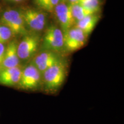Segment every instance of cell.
I'll return each mask as SVG.
<instances>
[{"instance_id": "3", "label": "cell", "mask_w": 124, "mask_h": 124, "mask_svg": "<svg viewBox=\"0 0 124 124\" xmlns=\"http://www.w3.org/2000/svg\"><path fill=\"white\" fill-rule=\"evenodd\" d=\"M44 51L58 52L64 48V34L62 29L51 25L46 29L41 46Z\"/></svg>"}, {"instance_id": "5", "label": "cell", "mask_w": 124, "mask_h": 124, "mask_svg": "<svg viewBox=\"0 0 124 124\" xmlns=\"http://www.w3.org/2000/svg\"><path fill=\"white\" fill-rule=\"evenodd\" d=\"M40 38L36 35H25L17 44V52L20 60H28L32 58L38 51Z\"/></svg>"}, {"instance_id": "13", "label": "cell", "mask_w": 124, "mask_h": 124, "mask_svg": "<svg viewBox=\"0 0 124 124\" xmlns=\"http://www.w3.org/2000/svg\"><path fill=\"white\" fill-rule=\"evenodd\" d=\"M71 7L75 24L87 16L97 13L83 7L78 2L71 4Z\"/></svg>"}, {"instance_id": "15", "label": "cell", "mask_w": 124, "mask_h": 124, "mask_svg": "<svg viewBox=\"0 0 124 124\" xmlns=\"http://www.w3.org/2000/svg\"><path fill=\"white\" fill-rule=\"evenodd\" d=\"M13 36L10 29L6 26L0 25V43H5L10 40Z\"/></svg>"}, {"instance_id": "9", "label": "cell", "mask_w": 124, "mask_h": 124, "mask_svg": "<svg viewBox=\"0 0 124 124\" xmlns=\"http://www.w3.org/2000/svg\"><path fill=\"white\" fill-rule=\"evenodd\" d=\"M60 60L59 56L56 52L46 51L37 55L32 63L42 74L45 71Z\"/></svg>"}, {"instance_id": "17", "label": "cell", "mask_w": 124, "mask_h": 124, "mask_svg": "<svg viewBox=\"0 0 124 124\" xmlns=\"http://www.w3.org/2000/svg\"><path fill=\"white\" fill-rule=\"evenodd\" d=\"M6 46H5L4 43H0V65L2 63L3 58H4Z\"/></svg>"}, {"instance_id": "6", "label": "cell", "mask_w": 124, "mask_h": 124, "mask_svg": "<svg viewBox=\"0 0 124 124\" xmlns=\"http://www.w3.org/2000/svg\"><path fill=\"white\" fill-rule=\"evenodd\" d=\"M64 34V48L69 52H74L85 46L87 36L77 27L71 28Z\"/></svg>"}, {"instance_id": "18", "label": "cell", "mask_w": 124, "mask_h": 124, "mask_svg": "<svg viewBox=\"0 0 124 124\" xmlns=\"http://www.w3.org/2000/svg\"><path fill=\"white\" fill-rule=\"evenodd\" d=\"M49 0H35V4L40 8L42 9L43 7L47 3Z\"/></svg>"}, {"instance_id": "2", "label": "cell", "mask_w": 124, "mask_h": 124, "mask_svg": "<svg viewBox=\"0 0 124 124\" xmlns=\"http://www.w3.org/2000/svg\"><path fill=\"white\" fill-rule=\"evenodd\" d=\"M1 24L9 28L13 35H25L27 31L22 12L10 9L3 13L1 19Z\"/></svg>"}, {"instance_id": "12", "label": "cell", "mask_w": 124, "mask_h": 124, "mask_svg": "<svg viewBox=\"0 0 124 124\" xmlns=\"http://www.w3.org/2000/svg\"><path fill=\"white\" fill-rule=\"evenodd\" d=\"M100 18L97 13L89 15L78 21L75 24V27L80 29L87 37L95 28Z\"/></svg>"}, {"instance_id": "19", "label": "cell", "mask_w": 124, "mask_h": 124, "mask_svg": "<svg viewBox=\"0 0 124 124\" xmlns=\"http://www.w3.org/2000/svg\"><path fill=\"white\" fill-rule=\"evenodd\" d=\"M66 1H67L70 4H74V3L78 2L79 0H66Z\"/></svg>"}, {"instance_id": "10", "label": "cell", "mask_w": 124, "mask_h": 124, "mask_svg": "<svg viewBox=\"0 0 124 124\" xmlns=\"http://www.w3.org/2000/svg\"><path fill=\"white\" fill-rule=\"evenodd\" d=\"M17 44L16 40H13L6 46L4 58L0 65V70L20 66V60L17 52Z\"/></svg>"}, {"instance_id": "1", "label": "cell", "mask_w": 124, "mask_h": 124, "mask_svg": "<svg viewBox=\"0 0 124 124\" xmlns=\"http://www.w3.org/2000/svg\"><path fill=\"white\" fill-rule=\"evenodd\" d=\"M66 72V66L62 60L45 71L42 74L46 90L51 92L58 90L64 83Z\"/></svg>"}, {"instance_id": "4", "label": "cell", "mask_w": 124, "mask_h": 124, "mask_svg": "<svg viewBox=\"0 0 124 124\" xmlns=\"http://www.w3.org/2000/svg\"><path fill=\"white\" fill-rule=\"evenodd\" d=\"M42 82L41 73L33 63L23 69L18 87L26 90H35L39 88Z\"/></svg>"}, {"instance_id": "8", "label": "cell", "mask_w": 124, "mask_h": 124, "mask_svg": "<svg viewBox=\"0 0 124 124\" xmlns=\"http://www.w3.org/2000/svg\"><path fill=\"white\" fill-rule=\"evenodd\" d=\"M26 26L32 31L39 32L44 28L46 16L43 12L35 9H28L23 13Z\"/></svg>"}, {"instance_id": "20", "label": "cell", "mask_w": 124, "mask_h": 124, "mask_svg": "<svg viewBox=\"0 0 124 124\" xmlns=\"http://www.w3.org/2000/svg\"><path fill=\"white\" fill-rule=\"evenodd\" d=\"M14 1H16V2H19V1H22V0H13Z\"/></svg>"}, {"instance_id": "16", "label": "cell", "mask_w": 124, "mask_h": 124, "mask_svg": "<svg viewBox=\"0 0 124 124\" xmlns=\"http://www.w3.org/2000/svg\"><path fill=\"white\" fill-rule=\"evenodd\" d=\"M60 2V0H49L48 2L43 7L42 9L49 12L54 11L55 7Z\"/></svg>"}, {"instance_id": "7", "label": "cell", "mask_w": 124, "mask_h": 124, "mask_svg": "<svg viewBox=\"0 0 124 124\" xmlns=\"http://www.w3.org/2000/svg\"><path fill=\"white\" fill-rule=\"evenodd\" d=\"M54 12L63 33L69 31L75 24L70 4L60 2L55 7Z\"/></svg>"}, {"instance_id": "14", "label": "cell", "mask_w": 124, "mask_h": 124, "mask_svg": "<svg viewBox=\"0 0 124 124\" xmlns=\"http://www.w3.org/2000/svg\"><path fill=\"white\" fill-rule=\"evenodd\" d=\"M78 3L95 13H97L100 8V0H79Z\"/></svg>"}, {"instance_id": "11", "label": "cell", "mask_w": 124, "mask_h": 124, "mask_svg": "<svg viewBox=\"0 0 124 124\" xmlns=\"http://www.w3.org/2000/svg\"><path fill=\"white\" fill-rule=\"evenodd\" d=\"M23 69L20 66L0 70V85L6 86L17 85Z\"/></svg>"}]
</instances>
